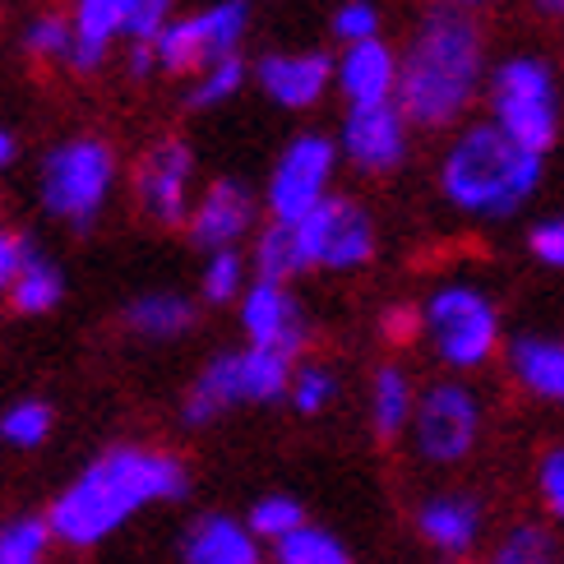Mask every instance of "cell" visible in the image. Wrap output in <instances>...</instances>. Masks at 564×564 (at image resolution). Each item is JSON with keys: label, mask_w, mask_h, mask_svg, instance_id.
Segmentation results:
<instances>
[{"label": "cell", "mask_w": 564, "mask_h": 564, "mask_svg": "<svg viewBox=\"0 0 564 564\" xmlns=\"http://www.w3.org/2000/svg\"><path fill=\"white\" fill-rule=\"evenodd\" d=\"M52 426H56V412L42 398H23V403H10L0 412V440L10 449H42L52 440Z\"/></svg>", "instance_id": "d6a6232c"}, {"label": "cell", "mask_w": 564, "mask_h": 564, "mask_svg": "<svg viewBox=\"0 0 564 564\" xmlns=\"http://www.w3.org/2000/svg\"><path fill=\"white\" fill-rule=\"evenodd\" d=\"M250 84V61L246 52L241 56H227V61H214L195 69L191 79H185V107L191 111H218L227 102H237Z\"/></svg>", "instance_id": "83f0119b"}, {"label": "cell", "mask_w": 564, "mask_h": 564, "mask_svg": "<svg viewBox=\"0 0 564 564\" xmlns=\"http://www.w3.org/2000/svg\"><path fill=\"white\" fill-rule=\"evenodd\" d=\"M334 93L343 98V107L393 102V93H398V46L389 37L338 46V56H334Z\"/></svg>", "instance_id": "d6986e66"}, {"label": "cell", "mask_w": 564, "mask_h": 564, "mask_svg": "<svg viewBox=\"0 0 564 564\" xmlns=\"http://www.w3.org/2000/svg\"><path fill=\"white\" fill-rule=\"evenodd\" d=\"M191 496V467L181 454L158 444H111L69 481L42 513L52 542L69 551H93L111 542L144 509L176 505Z\"/></svg>", "instance_id": "7a4b0ae2"}, {"label": "cell", "mask_w": 564, "mask_h": 564, "mask_svg": "<svg viewBox=\"0 0 564 564\" xmlns=\"http://www.w3.org/2000/svg\"><path fill=\"white\" fill-rule=\"evenodd\" d=\"M181 14V0H130V14H126V42H153L167 23Z\"/></svg>", "instance_id": "8d00e7d4"}, {"label": "cell", "mask_w": 564, "mask_h": 564, "mask_svg": "<svg viewBox=\"0 0 564 564\" xmlns=\"http://www.w3.org/2000/svg\"><path fill=\"white\" fill-rule=\"evenodd\" d=\"M264 208L260 195L237 176H218L195 191V204L185 214V237L195 250H246V241L260 231Z\"/></svg>", "instance_id": "2e32d148"}, {"label": "cell", "mask_w": 564, "mask_h": 564, "mask_svg": "<svg viewBox=\"0 0 564 564\" xmlns=\"http://www.w3.org/2000/svg\"><path fill=\"white\" fill-rule=\"evenodd\" d=\"M19 52L33 65H65L69 61V19L61 6L33 10L19 23Z\"/></svg>", "instance_id": "f1b7e54d"}, {"label": "cell", "mask_w": 564, "mask_h": 564, "mask_svg": "<svg viewBox=\"0 0 564 564\" xmlns=\"http://www.w3.org/2000/svg\"><path fill=\"white\" fill-rule=\"evenodd\" d=\"M14 162H19V139H14V130L0 126V176H6Z\"/></svg>", "instance_id": "60d3db41"}, {"label": "cell", "mask_w": 564, "mask_h": 564, "mask_svg": "<svg viewBox=\"0 0 564 564\" xmlns=\"http://www.w3.org/2000/svg\"><path fill=\"white\" fill-rule=\"evenodd\" d=\"M416 408V375L403 361H380L366 384V421L380 444H403Z\"/></svg>", "instance_id": "7402d4cb"}, {"label": "cell", "mask_w": 564, "mask_h": 564, "mask_svg": "<svg viewBox=\"0 0 564 564\" xmlns=\"http://www.w3.org/2000/svg\"><path fill=\"white\" fill-rule=\"evenodd\" d=\"M237 319L250 347H269L282 357H305L311 347V311L296 296V282H273V278H250L246 292L237 296Z\"/></svg>", "instance_id": "9a60e30c"}, {"label": "cell", "mask_w": 564, "mask_h": 564, "mask_svg": "<svg viewBox=\"0 0 564 564\" xmlns=\"http://www.w3.org/2000/svg\"><path fill=\"white\" fill-rule=\"evenodd\" d=\"M328 33H334L338 46H351V42H370V37H384V14L375 0H343L328 19Z\"/></svg>", "instance_id": "d590c367"}, {"label": "cell", "mask_w": 564, "mask_h": 564, "mask_svg": "<svg viewBox=\"0 0 564 564\" xmlns=\"http://www.w3.org/2000/svg\"><path fill=\"white\" fill-rule=\"evenodd\" d=\"M486 440V398L467 375H435L416 384V408L408 421V454L426 473H458Z\"/></svg>", "instance_id": "52a82bcc"}, {"label": "cell", "mask_w": 564, "mask_h": 564, "mask_svg": "<svg viewBox=\"0 0 564 564\" xmlns=\"http://www.w3.org/2000/svg\"><path fill=\"white\" fill-rule=\"evenodd\" d=\"M412 139H416V130L408 126V116L398 111V102H375V107H343L334 144H338V158L357 176L384 181L408 167Z\"/></svg>", "instance_id": "5bb4252c"}, {"label": "cell", "mask_w": 564, "mask_h": 564, "mask_svg": "<svg viewBox=\"0 0 564 564\" xmlns=\"http://www.w3.org/2000/svg\"><path fill=\"white\" fill-rule=\"evenodd\" d=\"M532 490L536 505H542V519L551 528H564V440L546 444L532 463Z\"/></svg>", "instance_id": "e575fe53"}, {"label": "cell", "mask_w": 564, "mask_h": 564, "mask_svg": "<svg viewBox=\"0 0 564 564\" xmlns=\"http://www.w3.org/2000/svg\"><path fill=\"white\" fill-rule=\"evenodd\" d=\"M528 254L542 269L551 273H564V208L560 214H546L528 227Z\"/></svg>", "instance_id": "74e56055"}, {"label": "cell", "mask_w": 564, "mask_h": 564, "mask_svg": "<svg viewBox=\"0 0 564 564\" xmlns=\"http://www.w3.org/2000/svg\"><path fill=\"white\" fill-rule=\"evenodd\" d=\"M490 69V42L477 14L454 6H426L408 42L398 46V93L393 102L421 134H449L473 121L481 107Z\"/></svg>", "instance_id": "6da1fadb"}, {"label": "cell", "mask_w": 564, "mask_h": 564, "mask_svg": "<svg viewBox=\"0 0 564 564\" xmlns=\"http://www.w3.org/2000/svg\"><path fill=\"white\" fill-rule=\"evenodd\" d=\"M250 29H254L250 0H204L195 10H181L167 29L149 42V52H153L158 75L191 79L204 65L241 56Z\"/></svg>", "instance_id": "9c48e42d"}, {"label": "cell", "mask_w": 564, "mask_h": 564, "mask_svg": "<svg viewBox=\"0 0 564 564\" xmlns=\"http://www.w3.org/2000/svg\"><path fill=\"white\" fill-rule=\"evenodd\" d=\"M181 564H264V546L237 513H199L181 532Z\"/></svg>", "instance_id": "44dd1931"}, {"label": "cell", "mask_w": 564, "mask_h": 564, "mask_svg": "<svg viewBox=\"0 0 564 564\" xmlns=\"http://www.w3.org/2000/svg\"><path fill=\"white\" fill-rule=\"evenodd\" d=\"M481 564H560V532L546 519H513L481 546Z\"/></svg>", "instance_id": "cb8c5ba5"}, {"label": "cell", "mask_w": 564, "mask_h": 564, "mask_svg": "<svg viewBox=\"0 0 564 564\" xmlns=\"http://www.w3.org/2000/svg\"><path fill=\"white\" fill-rule=\"evenodd\" d=\"M305 523V505L296 500V496H288V490H273V496H260L250 505V513H246V528H250V536L260 546H273V542H282L288 532H296Z\"/></svg>", "instance_id": "1f68e13d"}, {"label": "cell", "mask_w": 564, "mask_h": 564, "mask_svg": "<svg viewBox=\"0 0 564 564\" xmlns=\"http://www.w3.org/2000/svg\"><path fill=\"white\" fill-rule=\"evenodd\" d=\"M246 260H250V278H273V282H296L305 278V254L296 241L292 223H260V231L246 241Z\"/></svg>", "instance_id": "d4e9b609"}, {"label": "cell", "mask_w": 564, "mask_h": 564, "mask_svg": "<svg viewBox=\"0 0 564 564\" xmlns=\"http://www.w3.org/2000/svg\"><path fill=\"white\" fill-rule=\"evenodd\" d=\"M416 542L449 564H473L490 542V509L473 486H435L412 505Z\"/></svg>", "instance_id": "4fadbf2b"}, {"label": "cell", "mask_w": 564, "mask_h": 564, "mask_svg": "<svg viewBox=\"0 0 564 564\" xmlns=\"http://www.w3.org/2000/svg\"><path fill=\"white\" fill-rule=\"evenodd\" d=\"M121 185V153L102 134H65L37 162V204L69 231H93Z\"/></svg>", "instance_id": "5b68a950"}, {"label": "cell", "mask_w": 564, "mask_h": 564, "mask_svg": "<svg viewBox=\"0 0 564 564\" xmlns=\"http://www.w3.org/2000/svg\"><path fill=\"white\" fill-rule=\"evenodd\" d=\"M292 227H296V241H301L305 269L311 273H334V278L361 273L375 264V254H380V223H375V214L357 195L334 191Z\"/></svg>", "instance_id": "8fae6325"}, {"label": "cell", "mask_w": 564, "mask_h": 564, "mask_svg": "<svg viewBox=\"0 0 564 564\" xmlns=\"http://www.w3.org/2000/svg\"><path fill=\"white\" fill-rule=\"evenodd\" d=\"M380 334L403 347V343H416V305H389V311L380 315Z\"/></svg>", "instance_id": "ab89813d"}, {"label": "cell", "mask_w": 564, "mask_h": 564, "mask_svg": "<svg viewBox=\"0 0 564 564\" xmlns=\"http://www.w3.org/2000/svg\"><path fill=\"white\" fill-rule=\"evenodd\" d=\"M500 357L513 389L523 398L564 412V338L560 334H513L505 338Z\"/></svg>", "instance_id": "ffe728a7"}, {"label": "cell", "mask_w": 564, "mask_h": 564, "mask_svg": "<svg viewBox=\"0 0 564 564\" xmlns=\"http://www.w3.org/2000/svg\"><path fill=\"white\" fill-rule=\"evenodd\" d=\"M546 158L513 144L505 130L481 121H463L449 130L435 162L440 199L467 223H509L542 195Z\"/></svg>", "instance_id": "3957f363"}, {"label": "cell", "mask_w": 564, "mask_h": 564, "mask_svg": "<svg viewBox=\"0 0 564 564\" xmlns=\"http://www.w3.org/2000/svg\"><path fill=\"white\" fill-rule=\"evenodd\" d=\"M288 380H292V357L269 347H231L208 357L204 370L195 375V384L181 398V426L185 431H204L223 421L237 408H269L288 398Z\"/></svg>", "instance_id": "ba28073f"}, {"label": "cell", "mask_w": 564, "mask_h": 564, "mask_svg": "<svg viewBox=\"0 0 564 564\" xmlns=\"http://www.w3.org/2000/svg\"><path fill=\"white\" fill-rule=\"evenodd\" d=\"M440 6H454V10L477 14V10H486V6H496V0H440Z\"/></svg>", "instance_id": "b9f144b4"}, {"label": "cell", "mask_w": 564, "mask_h": 564, "mask_svg": "<svg viewBox=\"0 0 564 564\" xmlns=\"http://www.w3.org/2000/svg\"><path fill=\"white\" fill-rule=\"evenodd\" d=\"M29 250H33V241L23 237V231H14V227L0 223V296L10 292V282H14L19 264L29 260Z\"/></svg>", "instance_id": "f35d334b"}, {"label": "cell", "mask_w": 564, "mask_h": 564, "mask_svg": "<svg viewBox=\"0 0 564 564\" xmlns=\"http://www.w3.org/2000/svg\"><path fill=\"white\" fill-rule=\"evenodd\" d=\"M536 10H542L546 19H555V23H564V0H536Z\"/></svg>", "instance_id": "7bdbcfd3"}, {"label": "cell", "mask_w": 564, "mask_h": 564, "mask_svg": "<svg viewBox=\"0 0 564 564\" xmlns=\"http://www.w3.org/2000/svg\"><path fill=\"white\" fill-rule=\"evenodd\" d=\"M126 14L130 0H65L69 19V75H102L116 46L126 42Z\"/></svg>", "instance_id": "ac0fdd59"}, {"label": "cell", "mask_w": 564, "mask_h": 564, "mask_svg": "<svg viewBox=\"0 0 564 564\" xmlns=\"http://www.w3.org/2000/svg\"><path fill=\"white\" fill-rule=\"evenodd\" d=\"M269 551H273V564H357L338 532H328L311 519H305L296 532L282 536V542H273Z\"/></svg>", "instance_id": "f546056e"}, {"label": "cell", "mask_w": 564, "mask_h": 564, "mask_svg": "<svg viewBox=\"0 0 564 564\" xmlns=\"http://www.w3.org/2000/svg\"><path fill=\"white\" fill-rule=\"evenodd\" d=\"M481 107H486V121L496 130H505L513 144H523V149L542 153V158L560 144L564 93H560L555 65L546 56L513 52V56L490 61Z\"/></svg>", "instance_id": "8992f818"}, {"label": "cell", "mask_w": 564, "mask_h": 564, "mask_svg": "<svg viewBox=\"0 0 564 564\" xmlns=\"http://www.w3.org/2000/svg\"><path fill=\"white\" fill-rule=\"evenodd\" d=\"M250 282V260L246 250H208L199 269V296L204 305H237V296Z\"/></svg>", "instance_id": "4dcf8cb0"}, {"label": "cell", "mask_w": 564, "mask_h": 564, "mask_svg": "<svg viewBox=\"0 0 564 564\" xmlns=\"http://www.w3.org/2000/svg\"><path fill=\"white\" fill-rule=\"evenodd\" d=\"M338 398H343V375L328 361H319V357L292 361V380H288V398H282V403H292L296 416H305V421L328 416L338 408Z\"/></svg>", "instance_id": "484cf974"}, {"label": "cell", "mask_w": 564, "mask_h": 564, "mask_svg": "<svg viewBox=\"0 0 564 564\" xmlns=\"http://www.w3.org/2000/svg\"><path fill=\"white\" fill-rule=\"evenodd\" d=\"M338 144L334 134L324 130H301L292 134L288 144L278 149L273 167L264 176V191H260V208L269 223H296L305 218L315 204H324L328 195L338 191Z\"/></svg>", "instance_id": "30bf717a"}, {"label": "cell", "mask_w": 564, "mask_h": 564, "mask_svg": "<svg viewBox=\"0 0 564 564\" xmlns=\"http://www.w3.org/2000/svg\"><path fill=\"white\" fill-rule=\"evenodd\" d=\"M250 84L278 111H315L334 93V56L315 46H282L250 65Z\"/></svg>", "instance_id": "e0dca14e"}, {"label": "cell", "mask_w": 564, "mask_h": 564, "mask_svg": "<svg viewBox=\"0 0 564 564\" xmlns=\"http://www.w3.org/2000/svg\"><path fill=\"white\" fill-rule=\"evenodd\" d=\"M52 528L37 513H23V519L0 523V564H46L52 555Z\"/></svg>", "instance_id": "836d02e7"}, {"label": "cell", "mask_w": 564, "mask_h": 564, "mask_svg": "<svg viewBox=\"0 0 564 564\" xmlns=\"http://www.w3.org/2000/svg\"><path fill=\"white\" fill-rule=\"evenodd\" d=\"M126 328L144 343H176L195 328L199 319V305L185 296V292H144L126 305Z\"/></svg>", "instance_id": "603a6c76"}, {"label": "cell", "mask_w": 564, "mask_h": 564, "mask_svg": "<svg viewBox=\"0 0 564 564\" xmlns=\"http://www.w3.org/2000/svg\"><path fill=\"white\" fill-rule=\"evenodd\" d=\"M505 311L481 282L473 278H440L416 301V343H426L444 375H467L505 351Z\"/></svg>", "instance_id": "277c9868"}, {"label": "cell", "mask_w": 564, "mask_h": 564, "mask_svg": "<svg viewBox=\"0 0 564 564\" xmlns=\"http://www.w3.org/2000/svg\"><path fill=\"white\" fill-rule=\"evenodd\" d=\"M199 191V158L181 134H162L134 158L130 199L153 227H185Z\"/></svg>", "instance_id": "7c38bea8"}, {"label": "cell", "mask_w": 564, "mask_h": 564, "mask_svg": "<svg viewBox=\"0 0 564 564\" xmlns=\"http://www.w3.org/2000/svg\"><path fill=\"white\" fill-rule=\"evenodd\" d=\"M61 296H65V278H61V269L33 246V250H29V260L19 264V273H14V282H10L6 301L14 305L19 315H52L56 305H61Z\"/></svg>", "instance_id": "4316f807"}]
</instances>
